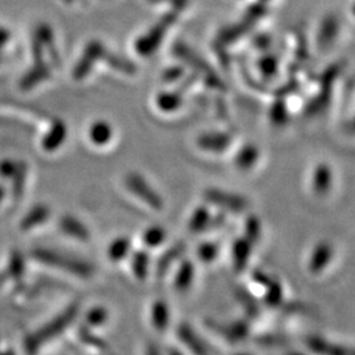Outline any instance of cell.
Here are the masks:
<instances>
[{
  "instance_id": "obj_1",
  "label": "cell",
  "mask_w": 355,
  "mask_h": 355,
  "mask_svg": "<svg viewBox=\"0 0 355 355\" xmlns=\"http://www.w3.org/2000/svg\"><path fill=\"white\" fill-rule=\"evenodd\" d=\"M78 312H79V305L71 304L67 306L62 313L51 320L48 324L41 327L35 333L29 334L24 341V349L26 353H36L45 343H49L58 334H61L67 327L71 325V322L76 320Z\"/></svg>"
},
{
  "instance_id": "obj_2",
  "label": "cell",
  "mask_w": 355,
  "mask_h": 355,
  "mask_svg": "<svg viewBox=\"0 0 355 355\" xmlns=\"http://www.w3.org/2000/svg\"><path fill=\"white\" fill-rule=\"evenodd\" d=\"M31 255L44 265L61 268L66 272H70V274H73L76 277H80V278H89L94 272V267L87 262L78 259L76 257L67 255V254L54 252L51 249H35Z\"/></svg>"
},
{
  "instance_id": "obj_3",
  "label": "cell",
  "mask_w": 355,
  "mask_h": 355,
  "mask_svg": "<svg viewBox=\"0 0 355 355\" xmlns=\"http://www.w3.org/2000/svg\"><path fill=\"white\" fill-rule=\"evenodd\" d=\"M204 200L214 205L218 211L227 214H242L249 209V200L240 193L221 189H207L204 191Z\"/></svg>"
},
{
  "instance_id": "obj_4",
  "label": "cell",
  "mask_w": 355,
  "mask_h": 355,
  "mask_svg": "<svg viewBox=\"0 0 355 355\" xmlns=\"http://www.w3.org/2000/svg\"><path fill=\"white\" fill-rule=\"evenodd\" d=\"M334 258H336L334 245L327 240L318 241L312 246V249L309 250L306 257V262H305L306 271L313 277H318L327 271V268L333 263Z\"/></svg>"
},
{
  "instance_id": "obj_5",
  "label": "cell",
  "mask_w": 355,
  "mask_h": 355,
  "mask_svg": "<svg viewBox=\"0 0 355 355\" xmlns=\"http://www.w3.org/2000/svg\"><path fill=\"white\" fill-rule=\"evenodd\" d=\"M125 186L128 190L135 193L144 203L148 204L155 211H161L164 208V200L157 191L141 177L137 173H130L125 178Z\"/></svg>"
},
{
  "instance_id": "obj_6",
  "label": "cell",
  "mask_w": 355,
  "mask_h": 355,
  "mask_svg": "<svg viewBox=\"0 0 355 355\" xmlns=\"http://www.w3.org/2000/svg\"><path fill=\"white\" fill-rule=\"evenodd\" d=\"M334 182L336 174L333 167L328 162L322 161L312 168L309 178V189L316 198H327L334 187Z\"/></svg>"
},
{
  "instance_id": "obj_7",
  "label": "cell",
  "mask_w": 355,
  "mask_h": 355,
  "mask_svg": "<svg viewBox=\"0 0 355 355\" xmlns=\"http://www.w3.org/2000/svg\"><path fill=\"white\" fill-rule=\"evenodd\" d=\"M262 153L258 145L246 142L236 150L233 155V167L241 173H250L259 165Z\"/></svg>"
},
{
  "instance_id": "obj_8",
  "label": "cell",
  "mask_w": 355,
  "mask_h": 355,
  "mask_svg": "<svg viewBox=\"0 0 355 355\" xmlns=\"http://www.w3.org/2000/svg\"><path fill=\"white\" fill-rule=\"evenodd\" d=\"M196 145L203 152L224 154L233 145V137L227 132H205L196 139Z\"/></svg>"
},
{
  "instance_id": "obj_9",
  "label": "cell",
  "mask_w": 355,
  "mask_h": 355,
  "mask_svg": "<svg viewBox=\"0 0 355 355\" xmlns=\"http://www.w3.org/2000/svg\"><path fill=\"white\" fill-rule=\"evenodd\" d=\"M104 55H105V49L102 45L98 42H91L74 69V78L76 80L83 79L87 76L94 64Z\"/></svg>"
},
{
  "instance_id": "obj_10",
  "label": "cell",
  "mask_w": 355,
  "mask_h": 355,
  "mask_svg": "<svg viewBox=\"0 0 355 355\" xmlns=\"http://www.w3.org/2000/svg\"><path fill=\"white\" fill-rule=\"evenodd\" d=\"M253 254V243L242 236L241 239H236L230 248V259L234 270L241 271L249 265Z\"/></svg>"
},
{
  "instance_id": "obj_11",
  "label": "cell",
  "mask_w": 355,
  "mask_h": 355,
  "mask_svg": "<svg viewBox=\"0 0 355 355\" xmlns=\"http://www.w3.org/2000/svg\"><path fill=\"white\" fill-rule=\"evenodd\" d=\"M66 135H67V128L64 125V121H61V120L54 121L49 132L44 136V139L41 141L42 149L45 152L57 150L66 140Z\"/></svg>"
},
{
  "instance_id": "obj_12",
  "label": "cell",
  "mask_w": 355,
  "mask_h": 355,
  "mask_svg": "<svg viewBox=\"0 0 355 355\" xmlns=\"http://www.w3.org/2000/svg\"><path fill=\"white\" fill-rule=\"evenodd\" d=\"M214 215L208 205H199L193 209L189 221V229L191 233H203L207 229L212 227Z\"/></svg>"
},
{
  "instance_id": "obj_13",
  "label": "cell",
  "mask_w": 355,
  "mask_h": 355,
  "mask_svg": "<svg viewBox=\"0 0 355 355\" xmlns=\"http://www.w3.org/2000/svg\"><path fill=\"white\" fill-rule=\"evenodd\" d=\"M178 337L182 343H184L191 352L196 354H204L208 353V349L205 346L203 340L198 336V333L191 328L187 324H182L178 328Z\"/></svg>"
},
{
  "instance_id": "obj_14",
  "label": "cell",
  "mask_w": 355,
  "mask_h": 355,
  "mask_svg": "<svg viewBox=\"0 0 355 355\" xmlns=\"http://www.w3.org/2000/svg\"><path fill=\"white\" fill-rule=\"evenodd\" d=\"M60 227H61V230L64 233L74 237L76 240L87 241L89 239V232L87 227L82 221L76 220V217H73V216H64L60 220Z\"/></svg>"
},
{
  "instance_id": "obj_15",
  "label": "cell",
  "mask_w": 355,
  "mask_h": 355,
  "mask_svg": "<svg viewBox=\"0 0 355 355\" xmlns=\"http://www.w3.org/2000/svg\"><path fill=\"white\" fill-rule=\"evenodd\" d=\"M49 216H51L49 207L45 204H38L23 217V220L20 223V228L23 230H31L37 225H41L42 223H45L49 218Z\"/></svg>"
},
{
  "instance_id": "obj_16",
  "label": "cell",
  "mask_w": 355,
  "mask_h": 355,
  "mask_svg": "<svg viewBox=\"0 0 355 355\" xmlns=\"http://www.w3.org/2000/svg\"><path fill=\"white\" fill-rule=\"evenodd\" d=\"M51 76V69L46 64H41V61H38V64H35L29 73L23 76L20 86L23 89H33L36 85L41 83L42 80L48 79Z\"/></svg>"
},
{
  "instance_id": "obj_17",
  "label": "cell",
  "mask_w": 355,
  "mask_h": 355,
  "mask_svg": "<svg viewBox=\"0 0 355 355\" xmlns=\"http://www.w3.org/2000/svg\"><path fill=\"white\" fill-rule=\"evenodd\" d=\"M184 249L186 248H184L183 243H177V245L171 246L168 250H166L165 253L159 257V261L157 263V275L159 278L165 277L171 265L182 257Z\"/></svg>"
},
{
  "instance_id": "obj_18",
  "label": "cell",
  "mask_w": 355,
  "mask_h": 355,
  "mask_svg": "<svg viewBox=\"0 0 355 355\" xmlns=\"http://www.w3.org/2000/svg\"><path fill=\"white\" fill-rule=\"evenodd\" d=\"M193 278H195V267L191 261L186 259L178 268L174 286L178 291H187L193 283Z\"/></svg>"
},
{
  "instance_id": "obj_19",
  "label": "cell",
  "mask_w": 355,
  "mask_h": 355,
  "mask_svg": "<svg viewBox=\"0 0 355 355\" xmlns=\"http://www.w3.org/2000/svg\"><path fill=\"white\" fill-rule=\"evenodd\" d=\"M112 127L107 121H96L89 128V137L95 145L104 146L112 139Z\"/></svg>"
},
{
  "instance_id": "obj_20",
  "label": "cell",
  "mask_w": 355,
  "mask_h": 355,
  "mask_svg": "<svg viewBox=\"0 0 355 355\" xmlns=\"http://www.w3.org/2000/svg\"><path fill=\"white\" fill-rule=\"evenodd\" d=\"M170 322V309L165 300H157L152 306L153 327L158 331L167 329Z\"/></svg>"
},
{
  "instance_id": "obj_21",
  "label": "cell",
  "mask_w": 355,
  "mask_h": 355,
  "mask_svg": "<svg viewBox=\"0 0 355 355\" xmlns=\"http://www.w3.org/2000/svg\"><path fill=\"white\" fill-rule=\"evenodd\" d=\"M306 346L313 352V353H327V354H343L347 353L341 346L336 343H329L328 340L322 337H309L306 341Z\"/></svg>"
},
{
  "instance_id": "obj_22",
  "label": "cell",
  "mask_w": 355,
  "mask_h": 355,
  "mask_svg": "<svg viewBox=\"0 0 355 355\" xmlns=\"http://www.w3.org/2000/svg\"><path fill=\"white\" fill-rule=\"evenodd\" d=\"M26 173H28V166L26 162L19 161L16 165V170L13 173L12 178V195L15 200H19L23 193H24V187H26Z\"/></svg>"
},
{
  "instance_id": "obj_23",
  "label": "cell",
  "mask_w": 355,
  "mask_h": 355,
  "mask_svg": "<svg viewBox=\"0 0 355 355\" xmlns=\"http://www.w3.org/2000/svg\"><path fill=\"white\" fill-rule=\"evenodd\" d=\"M157 107L164 111V112H173L177 111L178 108L182 105V96L178 92H161L157 96Z\"/></svg>"
},
{
  "instance_id": "obj_24",
  "label": "cell",
  "mask_w": 355,
  "mask_h": 355,
  "mask_svg": "<svg viewBox=\"0 0 355 355\" xmlns=\"http://www.w3.org/2000/svg\"><path fill=\"white\" fill-rule=\"evenodd\" d=\"M78 336H79L82 343L89 345L91 347H95L101 352H110V347H108L107 343L103 341L101 337L95 336L89 329V325H82L78 330Z\"/></svg>"
},
{
  "instance_id": "obj_25",
  "label": "cell",
  "mask_w": 355,
  "mask_h": 355,
  "mask_svg": "<svg viewBox=\"0 0 355 355\" xmlns=\"http://www.w3.org/2000/svg\"><path fill=\"white\" fill-rule=\"evenodd\" d=\"M243 228H245V233H243L245 239H248L253 245L261 241L263 230H262V224H261L259 217H255L253 215L249 216L245 221Z\"/></svg>"
},
{
  "instance_id": "obj_26",
  "label": "cell",
  "mask_w": 355,
  "mask_h": 355,
  "mask_svg": "<svg viewBox=\"0 0 355 355\" xmlns=\"http://www.w3.org/2000/svg\"><path fill=\"white\" fill-rule=\"evenodd\" d=\"M130 250V241L127 237H119L116 239L108 248V257L111 261L119 262L127 257Z\"/></svg>"
},
{
  "instance_id": "obj_27",
  "label": "cell",
  "mask_w": 355,
  "mask_h": 355,
  "mask_svg": "<svg viewBox=\"0 0 355 355\" xmlns=\"http://www.w3.org/2000/svg\"><path fill=\"white\" fill-rule=\"evenodd\" d=\"M149 255L146 252H137L133 254L132 258V267L133 272L137 279L144 280L148 277V270H149Z\"/></svg>"
},
{
  "instance_id": "obj_28",
  "label": "cell",
  "mask_w": 355,
  "mask_h": 355,
  "mask_svg": "<svg viewBox=\"0 0 355 355\" xmlns=\"http://www.w3.org/2000/svg\"><path fill=\"white\" fill-rule=\"evenodd\" d=\"M220 245L217 242H204L198 248V257L203 263L215 262L220 254Z\"/></svg>"
},
{
  "instance_id": "obj_29",
  "label": "cell",
  "mask_w": 355,
  "mask_h": 355,
  "mask_svg": "<svg viewBox=\"0 0 355 355\" xmlns=\"http://www.w3.org/2000/svg\"><path fill=\"white\" fill-rule=\"evenodd\" d=\"M166 237H167V233H166L165 229L158 227V225H154V227H150L145 230L144 242L149 248H157L165 242Z\"/></svg>"
},
{
  "instance_id": "obj_30",
  "label": "cell",
  "mask_w": 355,
  "mask_h": 355,
  "mask_svg": "<svg viewBox=\"0 0 355 355\" xmlns=\"http://www.w3.org/2000/svg\"><path fill=\"white\" fill-rule=\"evenodd\" d=\"M24 268H26V263H24L23 255L19 252H13L11 261H10V266H8L10 275L15 279H20L24 274Z\"/></svg>"
},
{
  "instance_id": "obj_31",
  "label": "cell",
  "mask_w": 355,
  "mask_h": 355,
  "mask_svg": "<svg viewBox=\"0 0 355 355\" xmlns=\"http://www.w3.org/2000/svg\"><path fill=\"white\" fill-rule=\"evenodd\" d=\"M107 320H108V312L102 306H96V308H92L86 315V325L101 327Z\"/></svg>"
},
{
  "instance_id": "obj_32",
  "label": "cell",
  "mask_w": 355,
  "mask_h": 355,
  "mask_svg": "<svg viewBox=\"0 0 355 355\" xmlns=\"http://www.w3.org/2000/svg\"><path fill=\"white\" fill-rule=\"evenodd\" d=\"M17 162H15L12 159H4L0 162V177L8 178L11 179L16 170Z\"/></svg>"
},
{
  "instance_id": "obj_33",
  "label": "cell",
  "mask_w": 355,
  "mask_h": 355,
  "mask_svg": "<svg viewBox=\"0 0 355 355\" xmlns=\"http://www.w3.org/2000/svg\"><path fill=\"white\" fill-rule=\"evenodd\" d=\"M180 76H182L180 69H170V70L166 71L165 79L168 80V82H173V80H175Z\"/></svg>"
},
{
  "instance_id": "obj_34",
  "label": "cell",
  "mask_w": 355,
  "mask_h": 355,
  "mask_svg": "<svg viewBox=\"0 0 355 355\" xmlns=\"http://www.w3.org/2000/svg\"><path fill=\"white\" fill-rule=\"evenodd\" d=\"M4 195H6V189L0 184V202L3 200V198H4Z\"/></svg>"
}]
</instances>
